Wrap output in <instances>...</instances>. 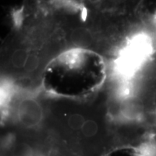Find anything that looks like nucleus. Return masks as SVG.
<instances>
[{"mask_svg": "<svg viewBox=\"0 0 156 156\" xmlns=\"http://www.w3.org/2000/svg\"><path fill=\"white\" fill-rule=\"evenodd\" d=\"M84 8L105 12L123 13L134 10L132 0H67Z\"/></svg>", "mask_w": 156, "mask_h": 156, "instance_id": "nucleus-3", "label": "nucleus"}, {"mask_svg": "<svg viewBox=\"0 0 156 156\" xmlns=\"http://www.w3.org/2000/svg\"><path fill=\"white\" fill-rule=\"evenodd\" d=\"M1 48V75L10 91L36 92L56 60L70 51L57 0H25Z\"/></svg>", "mask_w": 156, "mask_h": 156, "instance_id": "nucleus-2", "label": "nucleus"}, {"mask_svg": "<svg viewBox=\"0 0 156 156\" xmlns=\"http://www.w3.org/2000/svg\"><path fill=\"white\" fill-rule=\"evenodd\" d=\"M117 87L110 77L85 98L39 93L45 152L51 156H106L121 145L133 143L109 116V104L119 93Z\"/></svg>", "mask_w": 156, "mask_h": 156, "instance_id": "nucleus-1", "label": "nucleus"}, {"mask_svg": "<svg viewBox=\"0 0 156 156\" xmlns=\"http://www.w3.org/2000/svg\"><path fill=\"white\" fill-rule=\"evenodd\" d=\"M155 140H156V136H155ZM154 156H156V153H155V155H154Z\"/></svg>", "mask_w": 156, "mask_h": 156, "instance_id": "nucleus-4", "label": "nucleus"}]
</instances>
